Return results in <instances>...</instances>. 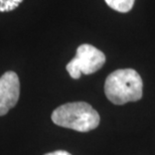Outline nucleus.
Listing matches in <instances>:
<instances>
[{"label": "nucleus", "mask_w": 155, "mask_h": 155, "mask_svg": "<svg viewBox=\"0 0 155 155\" xmlns=\"http://www.w3.org/2000/svg\"><path fill=\"white\" fill-rule=\"evenodd\" d=\"M105 94L108 100L115 105L139 101L143 94V82L135 70H117L107 77Z\"/></svg>", "instance_id": "1"}, {"label": "nucleus", "mask_w": 155, "mask_h": 155, "mask_svg": "<svg viewBox=\"0 0 155 155\" xmlns=\"http://www.w3.org/2000/svg\"><path fill=\"white\" fill-rule=\"evenodd\" d=\"M108 6L119 12H128L132 9L135 0H105Z\"/></svg>", "instance_id": "5"}, {"label": "nucleus", "mask_w": 155, "mask_h": 155, "mask_svg": "<svg viewBox=\"0 0 155 155\" xmlns=\"http://www.w3.org/2000/svg\"><path fill=\"white\" fill-rule=\"evenodd\" d=\"M45 155H72V154L69 153L68 151H64V150H57V151H54V152L46 153Z\"/></svg>", "instance_id": "7"}, {"label": "nucleus", "mask_w": 155, "mask_h": 155, "mask_svg": "<svg viewBox=\"0 0 155 155\" xmlns=\"http://www.w3.org/2000/svg\"><path fill=\"white\" fill-rule=\"evenodd\" d=\"M23 0H0V12H8L14 10Z\"/></svg>", "instance_id": "6"}, {"label": "nucleus", "mask_w": 155, "mask_h": 155, "mask_svg": "<svg viewBox=\"0 0 155 155\" xmlns=\"http://www.w3.org/2000/svg\"><path fill=\"white\" fill-rule=\"evenodd\" d=\"M106 63V55L100 49L89 43L81 45L76 57L67 64L66 69L73 79H80L82 74L91 75L99 71Z\"/></svg>", "instance_id": "3"}, {"label": "nucleus", "mask_w": 155, "mask_h": 155, "mask_svg": "<svg viewBox=\"0 0 155 155\" xmlns=\"http://www.w3.org/2000/svg\"><path fill=\"white\" fill-rule=\"evenodd\" d=\"M55 125L79 132H89L100 124V115L86 102H73L58 107L51 114Z\"/></svg>", "instance_id": "2"}, {"label": "nucleus", "mask_w": 155, "mask_h": 155, "mask_svg": "<svg viewBox=\"0 0 155 155\" xmlns=\"http://www.w3.org/2000/svg\"><path fill=\"white\" fill-rule=\"evenodd\" d=\"M20 95L19 78L14 72H6L0 77V116H4L18 102Z\"/></svg>", "instance_id": "4"}]
</instances>
